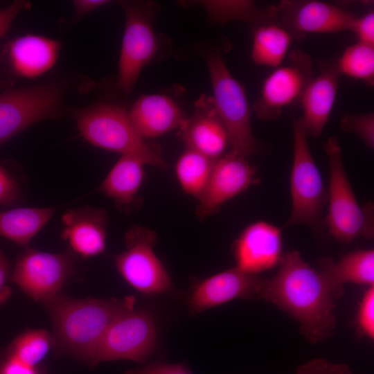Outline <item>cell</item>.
<instances>
[{
  "label": "cell",
  "mask_w": 374,
  "mask_h": 374,
  "mask_svg": "<svg viewBox=\"0 0 374 374\" xmlns=\"http://www.w3.org/2000/svg\"><path fill=\"white\" fill-rule=\"evenodd\" d=\"M278 266L276 274L267 279L263 299L292 316L309 342L332 337L337 323L335 299L341 294L297 251L284 253Z\"/></svg>",
  "instance_id": "obj_1"
},
{
  "label": "cell",
  "mask_w": 374,
  "mask_h": 374,
  "mask_svg": "<svg viewBox=\"0 0 374 374\" xmlns=\"http://www.w3.org/2000/svg\"><path fill=\"white\" fill-rule=\"evenodd\" d=\"M134 296L75 299L58 295L44 303L51 317L55 345L91 362L100 341L114 318L134 306Z\"/></svg>",
  "instance_id": "obj_2"
},
{
  "label": "cell",
  "mask_w": 374,
  "mask_h": 374,
  "mask_svg": "<svg viewBox=\"0 0 374 374\" xmlns=\"http://www.w3.org/2000/svg\"><path fill=\"white\" fill-rule=\"evenodd\" d=\"M81 136L91 144L121 155L135 156L147 165L167 168L158 147L148 143L135 130L123 107L99 103L73 112Z\"/></svg>",
  "instance_id": "obj_3"
},
{
  "label": "cell",
  "mask_w": 374,
  "mask_h": 374,
  "mask_svg": "<svg viewBox=\"0 0 374 374\" xmlns=\"http://www.w3.org/2000/svg\"><path fill=\"white\" fill-rule=\"evenodd\" d=\"M329 168L328 214L326 224L337 241L350 243L358 237H373V207H361L348 179L338 140L330 137L324 145Z\"/></svg>",
  "instance_id": "obj_4"
},
{
  "label": "cell",
  "mask_w": 374,
  "mask_h": 374,
  "mask_svg": "<svg viewBox=\"0 0 374 374\" xmlns=\"http://www.w3.org/2000/svg\"><path fill=\"white\" fill-rule=\"evenodd\" d=\"M206 63L212 96L227 131L231 152L249 158L260 151L251 123V109L244 87L232 75L219 51L209 53Z\"/></svg>",
  "instance_id": "obj_5"
},
{
  "label": "cell",
  "mask_w": 374,
  "mask_h": 374,
  "mask_svg": "<svg viewBox=\"0 0 374 374\" xmlns=\"http://www.w3.org/2000/svg\"><path fill=\"white\" fill-rule=\"evenodd\" d=\"M301 119L293 123V162L290 176L292 211L285 227H317L328 199L321 174L314 160Z\"/></svg>",
  "instance_id": "obj_6"
},
{
  "label": "cell",
  "mask_w": 374,
  "mask_h": 374,
  "mask_svg": "<svg viewBox=\"0 0 374 374\" xmlns=\"http://www.w3.org/2000/svg\"><path fill=\"white\" fill-rule=\"evenodd\" d=\"M125 15L117 83L125 94L134 88L141 72L159 49L153 19L157 11L152 2L122 1Z\"/></svg>",
  "instance_id": "obj_7"
},
{
  "label": "cell",
  "mask_w": 374,
  "mask_h": 374,
  "mask_svg": "<svg viewBox=\"0 0 374 374\" xmlns=\"http://www.w3.org/2000/svg\"><path fill=\"white\" fill-rule=\"evenodd\" d=\"M152 316L134 306L121 312L112 321L93 354L91 364L115 360L145 362L156 344Z\"/></svg>",
  "instance_id": "obj_8"
},
{
  "label": "cell",
  "mask_w": 374,
  "mask_h": 374,
  "mask_svg": "<svg viewBox=\"0 0 374 374\" xmlns=\"http://www.w3.org/2000/svg\"><path fill=\"white\" fill-rule=\"evenodd\" d=\"M156 240L152 230L134 226L125 234V250L114 258L122 278L148 296L165 293L171 287L169 275L153 249Z\"/></svg>",
  "instance_id": "obj_9"
},
{
  "label": "cell",
  "mask_w": 374,
  "mask_h": 374,
  "mask_svg": "<svg viewBox=\"0 0 374 374\" xmlns=\"http://www.w3.org/2000/svg\"><path fill=\"white\" fill-rule=\"evenodd\" d=\"M63 89L42 84L0 95V145L30 125L59 114Z\"/></svg>",
  "instance_id": "obj_10"
},
{
  "label": "cell",
  "mask_w": 374,
  "mask_h": 374,
  "mask_svg": "<svg viewBox=\"0 0 374 374\" xmlns=\"http://www.w3.org/2000/svg\"><path fill=\"white\" fill-rule=\"evenodd\" d=\"M72 271L69 253L28 248L17 258L10 278L29 298L44 304L60 295Z\"/></svg>",
  "instance_id": "obj_11"
},
{
  "label": "cell",
  "mask_w": 374,
  "mask_h": 374,
  "mask_svg": "<svg viewBox=\"0 0 374 374\" xmlns=\"http://www.w3.org/2000/svg\"><path fill=\"white\" fill-rule=\"evenodd\" d=\"M287 57L286 63L274 68L262 82L253 107L260 120L277 119L285 107L300 100L314 75L312 59L308 53L294 50Z\"/></svg>",
  "instance_id": "obj_12"
},
{
  "label": "cell",
  "mask_w": 374,
  "mask_h": 374,
  "mask_svg": "<svg viewBox=\"0 0 374 374\" xmlns=\"http://www.w3.org/2000/svg\"><path fill=\"white\" fill-rule=\"evenodd\" d=\"M258 182L247 158L230 152L216 159L206 186L198 199L196 214L203 220L218 212L226 202Z\"/></svg>",
  "instance_id": "obj_13"
},
{
  "label": "cell",
  "mask_w": 374,
  "mask_h": 374,
  "mask_svg": "<svg viewBox=\"0 0 374 374\" xmlns=\"http://www.w3.org/2000/svg\"><path fill=\"white\" fill-rule=\"evenodd\" d=\"M276 8L278 21L297 39L309 33L350 30L355 17L343 8L317 0H285Z\"/></svg>",
  "instance_id": "obj_14"
},
{
  "label": "cell",
  "mask_w": 374,
  "mask_h": 374,
  "mask_svg": "<svg viewBox=\"0 0 374 374\" xmlns=\"http://www.w3.org/2000/svg\"><path fill=\"white\" fill-rule=\"evenodd\" d=\"M266 282L235 267L224 270L195 285L188 300L189 310L198 314L235 299H263Z\"/></svg>",
  "instance_id": "obj_15"
},
{
  "label": "cell",
  "mask_w": 374,
  "mask_h": 374,
  "mask_svg": "<svg viewBox=\"0 0 374 374\" xmlns=\"http://www.w3.org/2000/svg\"><path fill=\"white\" fill-rule=\"evenodd\" d=\"M235 267L257 275L278 266L283 253L282 229L265 221L247 226L233 246Z\"/></svg>",
  "instance_id": "obj_16"
},
{
  "label": "cell",
  "mask_w": 374,
  "mask_h": 374,
  "mask_svg": "<svg viewBox=\"0 0 374 374\" xmlns=\"http://www.w3.org/2000/svg\"><path fill=\"white\" fill-rule=\"evenodd\" d=\"M194 107L193 114L179 129V136L186 148L215 160L230 147L227 131L212 96L202 94Z\"/></svg>",
  "instance_id": "obj_17"
},
{
  "label": "cell",
  "mask_w": 374,
  "mask_h": 374,
  "mask_svg": "<svg viewBox=\"0 0 374 374\" xmlns=\"http://www.w3.org/2000/svg\"><path fill=\"white\" fill-rule=\"evenodd\" d=\"M61 238L78 256L91 258L106 249L108 215L99 208L84 206L67 211L62 217Z\"/></svg>",
  "instance_id": "obj_18"
},
{
  "label": "cell",
  "mask_w": 374,
  "mask_h": 374,
  "mask_svg": "<svg viewBox=\"0 0 374 374\" xmlns=\"http://www.w3.org/2000/svg\"><path fill=\"white\" fill-rule=\"evenodd\" d=\"M339 77L335 64H328L305 88L300 98L303 110L300 119L308 136L315 139L322 134L334 107Z\"/></svg>",
  "instance_id": "obj_19"
},
{
  "label": "cell",
  "mask_w": 374,
  "mask_h": 374,
  "mask_svg": "<svg viewBox=\"0 0 374 374\" xmlns=\"http://www.w3.org/2000/svg\"><path fill=\"white\" fill-rule=\"evenodd\" d=\"M128 113L135 130L145 140L179 129L186 118L174 100L161 94L142 95Z\"/></svg>",
  "instance_id": "obj_20"
},
{
  "label": "cell",
  "mask_w": 374,
  "mask_h": 374,
  "mask_svg": "<svg viewBox=\"0 0 374 374\" xmlns=\"http://www.w3.org/2000/svg\"><path fill=\"white\" fill-rule=\"evenodd\" d=\"M60 46L59 42L44 36H20L8 46V61L17 75L35 78L46 72L55 64Z\"/></svg>",
  "instance_id": "obj_21"
},
{
  "label": "cell",
  "mask_w": 374,
  "mask_h": 374,
  "mask_svg": "<svg viewBox=\"0 0 374 374\" xmlns=\"http://www.w3.org/2000/svg\"><path fill=\"white\" fill-rule=\"evenodd\" d=\"M319 271L326 278L332 287L343 293V285L353 283L374 285V250L362 249L348 252L337 262L326 258L319 260Z\"/></svg>",
  "instance_id": "obj_22"
},
{
  "label": "cell",
  "mask_w": 374,
  "mask_h": 374,
  "mask_svg": "<svg viewBox=\"0 0 374 374\" xmlns=\"http://www.w3.org/2000/svg\"><path fill=\"white\" fill-rule=\"evenodd\" d=\"M140 158L121 155L114 163L97 191L121 207L134 204L145 177V166Z\"/></svg>",
  "instance_id": "obj_23"
},
{
  "label": "cell",
  "mask_w": 374,
  "mask_h": 374,
  "mask_svg": "<svg viewBox=\"0 0 374 374\" xmlns=\"http://www.w3.org/2000/svg\"><path fill=\"white\" fill-rule=\"evenodd\" d=\"M57 208L19 207L0 211V236L26 247Z\"/></svg>",
  "instance_id": "obj_24"
},
{
  "label": "cell",
  "mask_w": 374,
  "mask_h": 374,
  "mask_svg": "<svg viewBox=\"0 0 374 374\" xmlns=\"http://www.w3.org/2000/svg\"><path fill=\"white\" fill-rule=\"evenodd\" d=\"M294 37L278 21L256 25L253 31L251 59L258 65L276 68L288 55Z\"/></svg>",
  "instance_id": "obj_25"
},
{
  "label": "cell",
  "mask_w": 374,
  "mask_h": 374,
  "mask_svg": "<svg viewBox=\"0 0 374 374\" xmlns=\"http://www.w3.org/2000/svg\"><path fill=\"white\" fill-rule=\"evenodd\" d=\"M208 19L214 24H224L231 20H242L255 25L278 21L276 6L260 8L251 1H197Z\"/></svg>",
  "instance_id": "obj_26"
},
{
  "label": "cell",
  "mask_w": 374,
  "mask_h": 374,
  "mask_svg": "<svg viewBox=\"0 0 374 374\" xmlns=\"http://www.w3.org/2000/svg\"><path fill=\"white\" fill-rule=\"evenodd\" d=\"M214 160L186 148L177 161L175 173L183 190L197 199L204 192Z\"/></svg>",
  "instance_id": "obj_27"
},
{
  "label": "cell",
  "mask_w": 374,
  "mask_h": 374,
  "mask_svg": "<svg viewBox=\"0 0 374 374\" xmlns=\"http://www.w3.org/2000/svg\"><path fill=\"white\" fill-rule=\"evenodd\" d=\"M334 64L339 75L373 85L374 46L357 42L348 46Z\"/></svg>",
  "instance_id": "obj_28"
},
{
  "label": "cell",
  "mask_w": 374,
  "mask_h": 374,
  "mask_svg": "<svg viewBox=\"0 0 374 374\" xmlns=\"http://www.w3.org/2000/svg\"><path fill=\"white\" fill-rule=\"evenodd\" d=\"M55 345L53 335L42 329L30 330L17 337L10 348V356L35 367Z\"/></svg>",
  "instance_id": "obj_29"
},
{
  "label": "cell",
  "mask_w": 374,
  "mask_h": 374,
  "mask_svg": "<svg viewBox=\"0 0 374 374\" xmlns=\"http://www.w3.org/2000/svg\"><path fill=\"white\" fill-rule=\"evenodd\" d=\"M343 131L357 136L365 145L374 148V114L373 113L346 114L340 121Z\"/></svg>",
  "instance_id": "obj_30"
},
{
  "label": "cell",
  "mask_w": 374,
  "mask_h": 374,
  "mask_svg": "<svg viewBox=\"0 0 374 374\" xmlns=\"http://www.w3.org/2000/svg\"><path fill=\"white\" fill-rule=\"evenodd\" d=\"M357 324L364 336L374 338V287H368L364 292L357 314Z\"/></svg>",
  "instance_id": "obj_31"
},
{
  "label": "cell",
  "mask_w": 374,
  "mask_h": 374,
  "mask_svg": "<svg viewBox=\"0 0 374 374\" xmlns=\"http://www.w3.org/2000/svg\"><path fill=\"white\" fill-rule=\"evenodd\" d=\"M20 197V189L15 176L0 164V206H13Z\"/></svg>",
  "instance_id": "obj_32"
},
{
  "label": "cell",
  "mask_w": 374,
  "mask_h": 374,
  "mask_svg": "<svg viewBox=\"0 0 374 374\" xmlns=\"http://www.w3.org/2000/svg\"><path fill=\"white\" fill-rule=\"evenodd\" d=\"M295 374H353L346 364L314 359L300 366Z\"/></svg>",
  "instance_id": "obj_33"
},
{
  "label": "cell",
  "mask_w": 374,
  "mask_h": 374,
  "mask_svg": "<svg viewBox=\"0 0 374 374\" xmlns=\"http://www.w3.org/2000/svg\"><path fill=\"white\" fill-rule=\"evenodd\" d=\"M357 42L374 46V12L369 10L364 15L355 16L350 26Z\"/></svg>",
  "instance_id": "obj_34"
},
{
  "label": "cell",
  "mask_w": 374,
  "mask_h": 374,
  "mask_svg": "<svg viewBox=\"0 0 374 374\" xmlns=\"http://www.w3.org/2000/svg\"><path fill=\"white\" fill-rule=\"evenodd\" d=\"M123 374H193L189 368L183 363L170 364L153 362L143 366L129 369Z\"/></svg>",
  "instance_id": "obj_35"
},
{
  "label": "cell",
  "mask_w": 374,
  "mask_h": 374,
  "mask_svg": "<svg viewBox=\"0 0 374 374\" xmlns=\"http://www.w3.org/2000/svg\"><path fill=\"white\" fill-rule=\"evenodd\" d=\"M30 3L26 1H15L0 8V38L7 32L10 25L21 12L30 8Z\"/></svg>",
  "instance_id": "obj_36"
},
{
  "label": "cell",
  "mask_w": 374,
  "mask_h": 374,
  "mask_svg": "<svg viewBox=\"0 0 374 374\" xmlns=\"http://www.w3.org/2000/svg\"><path fill=\"white\" fill-rule=\"evenodd\" d=\"M10 272V264L0 247V305L7 301L11 294L6 284Z\"/></svg>",
  "instance_id": "obj_37"
},
{
  "label": "cell",
  "mask_w": 374,
  "mask_h": 374,
  "mask_svg": "<svg viewBox=\"0 0 374 374\" xmlns=\"http://www.w3.org/2000/svg\"><path fill=\"white\" fill-rule=\"evenodd\" d=\"M0 374H37L35 367L9 355L0 366Z\"/></svg>",
  "instance_id": "obj_38"
},
{
  "label": "cell",
  "mask_w": 374,
  "mask_h": 374,
  "mask_svg": "<svg viewBox=\"0 0 374 374\" xmlns=\"http://www.w3.org/2000/svg\"><path fill=\"white\" fill-rule=\"evenodd\" d=\"M109 1L105 0H76L73 1L74 17L78 20L98 8L107 4Z\"/></svg>",
  "instance_id": "obj_39"
}]
</instances>
